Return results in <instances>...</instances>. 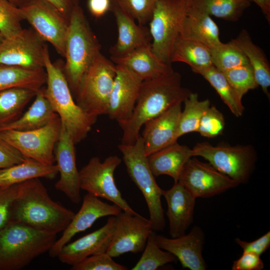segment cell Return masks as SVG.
Instances as JSON below:
<instances>
[{
  "mask_svg": "<svg viewBox=\"0 0 270 270\" xmlns=\"http://www.w3.org/2000/svg\"><path fill=\"white\" fill-rule=\"evenodd\" d=\"M75 145L71 135L62 124L60 137L54 152L55 162L60 176L54 186L72 202L78 204L82 198L79 171L76 165Z\"/></svg>",
  "mask_w": 270,
  "mask_h": 270,
  "instance_id": "17",
  "label": "cell"
},
{
  "mask_svg": "<svg viewBox=\"0 0 270 270\" xmlns=\"http://www.w3.org/2000/svg\"><path fill=\"white\" fill-rule=\"evenodd\" d=\"M234 241L242 249L243 252H251L260 256L270 246V231L252 242L244 241L239 238H236Z\"/></svg>",
  "mask_w": 270,
  "mask_h": 270,
  "instance_id": "45",
  "label": "cell"
},
{
  "mask_svg": "<svg viewBox=\"0 0 270 270\" xmlns=\"http://www.w3.org/2000/svg\"><path fill=\"white\" fill-rule=\"evenodd\" d=\"M20 8L38 36L64 57L70 19L46 0H30Z\"/></svg>",
  "mask_w": 270,
  "mask_h": 270,
  "instance_id": "12",
  "label": "cell"
},
{
  "mask_svg": "<svg viewBox=\"0 0 270 270\" xmlns=\"http://www.w3.org/2000/svg\"><path fill=\"white\" fill-rule=\"evenodd\" d=\"M122 211L117 205L108 204L99 198L87 193L83 198L78 212L74 214L62 236L56 240L48 250L50 256L57 257L62 247L76 234L91 227L98 219L106 216H116Z\"/></svg>",
  "mask_w": 270,
  "mask_h": 270,
  "instance_id": "16",
  "label": "cell"
},
{
  "mask_svg": "<svg viewBox=\"0 0 270 270\" xmlns=\"http://www.w3.org/2000/svg\"><path fill=\"white\" fill-rule=\"evenodd\" d=\"M153 231L149 220L140 214L122 211L116 216L114 235L106 252L113 258L126 253L142 252Z\"/></svg>",
  "mask_w": 270,
  "mask_h": 270,
  "instance_id": "15",
  "label": "cell"
},
{
  "mask_svg": "<svg viewBox=\"0 0 270 270\" xmlns=\"http://www.w3.org/2000/svg\"><path fill=\"white\" fill-rule=\"evenodd\" d=\"M182 104L172 106L144 126L142 138L144 152L149 155L177 142V132Z\"/></svg>",
  "mask_w": 270,
  "mask_h": 270,
  "instance_id": "21",
  "label": "cell"
},
{
  "mask_svg": "<svg viewBox=\"0 0 270 270\" xmlns=\"http://www.w3.org/2000/svg\"><path fill=\"white\" fill-rule=\"evenodd\" d=\"M4 39V38L2 36V34L0 32V42L2 41V40Z\"/></svg>",
  "mask_w": 270,
  "mask_h": 270,
  "instance_id": "51",
  "label": "cell"
},
{
  "mask_svg": "<svg viewBox=\"0 0 270 270\" xmlns=\"http://www.w3.org/2000/svg\"><path fill=\"white\" fill-rule=\"evenodd\" d=\"M154 239L160 248L178 258L184 268L206 270L202 254L204 234L200 227L194 226L188 234L176 238H168L155 234Z\"/></svg>",
  "mask_w": 270,
  "mask_h": 270,
  "instance_id": "19",
  "label": "cell"
},
{
  "mask_svg": "<svg viewBox=\"0 0 270 270\" xmlns=\"http://www.w3.org/2000/svg\"><path fill=\"white\" fill-rule=\"evenodd\" d=\"M222 72L240 100L248 91L258 86L250 64L237 66Z\"/></svg>",
  "mask_w": 270,
  "mask_h": 270,
  "instance_id": "39",
  "label": "cell"
},
{
  "mask_svg": "<svg viewBox=\"0 0 270 270\" xmlns=\"http://www.w3.org/2000/svg\"><path fill=\"white\" fill-rule=\"evenodd\" d=\"M100 45L79 6L72 9L65 42L66 62L63 72L72 95L80 81L100 52Z\"/></svg>",
  "mask_w": 270,
  "mask_h": 270,
  "instance_id": "4",
  "label": "cell"
},
{
  "mask_svg": "<svg viewBox=\"0 0 270 270\" xmlns=\"http://www.w3.org/2000/svg\"><path fill=\"white\" fill-rule=\"evenodd\" d=\"M183 102L184 108L179 120L176 134L177 140L184 134L198 131L200 119L210 106L208 99L200 100L198 94L192 92Z\"/></svg>",
  "mask_w": 270,
  "mask_h": 270,
  "instance_id": "35",
  "label": "cell"
},
{
  "mask_svg": "<svg viewBox=\"0 0 270 270\" xmlns=\"http://www.w3.org/2000/svg\"><path fill=\"white\" fill-rule=\"evenodd\" d=\"M158 0H112L142 26L150 22Z\"/></svg>",
  "mask_w": 270,
  "mask_h": 270,
  "instance_id": "40",
  "label": "cell"
},
{
  "mask_svg": "<svg viewBox=\"0 0 270 270\" xmlns=\"http://www.w3.org/2000/svg\"><path fill=\"white\" fill-rule=\"evenodd\" d=\"M189 4L190 0H158L149 22L152 50L168 64L171 65L173 46Z\"/></svg>",
  "mask_w": 270,
  "mask_h": 270,
  "instance_id": "9",
  "label": "cell"
},
{
  "mask_svg": "<svg viewBox=\"0 0 270 270\" xmlns=\"http://www.w3.org/2000/svg\"><path fill=\"white\" fill-rule=\"evenodd\" d=\"M128 268L112 260L106 252L90 256L71 266L72 270H126Z\"/></svg>",
  "mask_w": 270,
  "mask_h": 270,
  "instance_id": "42",
  "label": "cell"
},
{
  "mask_svg": "<svg viewBox=\"0 0 270 270\" xmlns=\"http://www.w3.org/2000/svg\"><path fill=\"white\" fill-rule=\"evenodd\" d=\"M178 182L196 198L214 196L239 185L209 163L192 157L184 164Z\"/></svg>",
  "mask_w": 270,
  "mask_h": 270,
  "instance_id": "13",
  "label": "cell"
},
{
  "mask_svg": "<svg viewBox=\"0 0 270 270\" xmlns=\"http://www.w3.org/2000/svg\"><path fill=\"white\" fill-rule=\"evenodd\" d=\"M26 158L0 136V169L20 163Z\"/></svg>",
  "mask_w": 270,
  "mask_h": 270,
  "instance_id": "44",
  "label": "cell"
},
{
  "mask_svg": "<svg viewBox=\"0 0 270 270\" xmlns=\"http://www.w3.org/2000/svg\"><path fill=\"white\" fill-rule=\"evenodd\" d=\"M174 62L186 63L197 74L213 65L209 47L180 36L174 44L171 54L170 62Z\"/></svg>",
  "mask_w": 270,
  "mask_h": 270,
  "instance_id": "29",
  "label": "cell"
},
{
  "mask_svg": "<svg viewBox=\"0 0 270 270\" xmlns=\"http://www.w3.org/2000/svg\"><path fill=\"white\" fill-rule=\"evenodd\" d=\"M44 60L46 74L44 94L76 144L87 136L97 118L86 114L74 100L63 69L52 61L46 45Z\"/></svg>",
  "mask_w": 270,
  "mask_h": 270,
  "instance_id": "3",
  "label": "cell"
},
{
  "mask_svg": "<svg viewBox=\"0 0 270 270\" xmlns=\"http://www.w3.org/2000/svg\"><path fill=\"white\" fill-rule=\"evenodd\" d=\"M56 234L9 222L0 230V270H18L48 252Z\"/></svg>",
  "mask_w": 270,
  "mask_h": 270,
  "instance_id": "5",
  "label": "cell"
},
{
  "mask_svg": "<svg viewBox=\"0 0 270 270\" xmlns=\"http://www.w3.org/2000/svg\"><path fill=\"white\" fill-rule=\"evenodd\" d=\"M234 40L247 58L258 86H261L266 94H268L270 68L268 62L262 51L252 42L246 30H242Z\"/></svg>",
  "mask_w": 270,
  "mask_h": 270,
  "instance_id": "31",
  "label": "cell"
},
{
  "mask_svg": "<svg viewBox=\"0 0 270 270\" xmlns=\"http://www.w3.org/2000/svg\"><path fill=\"white\" fill-rule=\"evenodd\" d=\"M261 9L268 20H270V0H252Z\"/></svg>",
  "mask_w": 270,
  "mask_h": 270,
  "instance_id": "49",
  "label": "cell"
},
{
  "mask_svg": "<svg viewBox=\"0 0 270 270\" xmlns=\"http://www.w3.org/2000/svg\"><path fill=\"white\" fill-rule=\"evenodd\" d=\"M24 20L20 7L8 0H0V32L4 38L16 36L23 28L21 22Z\"/></svg>",
  "mask_w": 270,
  "mask_h": 270,
  "instance_id": "38",
  "label": "cell"
},
{
  "mask_svg": "<svg viewBox=\"0 0 270 270\" xmlns=\"http://www.w3.org/2000/svg\"><path fill=\"white\" fill-rule=\"evenodd\" d=\"M264 264L260 256L251 252H243L241 256L233 262L232 270H261Z\"/></svg>",
  "mask_w": 270,
  "mask_h": 270,
  "instance_id": "46",
  "label": "cell"
},
{
  "mask_svg": "<svg viewBox=\"0 0 270 270\" xmlns=\"http://www.w3.org/2000/svg\"><path fill=\"white\" fill-rule=\"evenodd\" d=\"M192 156H202L218 172L236 182L247 184L254 170L256 154L250 145L214 146L208 142L196 144Z\"/></svg>",
  "mask_w": 270,
  "mask_h": 270,
  "instance_id": "8",
  "label": "cell"
},
{
  "mask_svg": "<svg viewBox=\"0 0 270 270\" xmlns=\"http://www.w3.org/2000/svg\"><path fill=\"white\" fill-rule=\"evenodd\" d=\"M191 92L182 86L181 76L174 70L142 82L131 117L120 126L122 130L121 144H134L140 136L142 127L147 122L174 105L182 103Z\"/></svg>",
  "mask_w": 270,
  "mask_h": 270,
  "instance_id": "1",
  "label": "cell"
},
{
  "mask_svg": "<svg viewBox=\"0 0 270 270\" xmlns=\"http://www.w3.org/2000/svg\"><path fill=\"white\" fill-rule=\"evenodd\" d=\"M38 91L22 88L0 91V128L18 119Z\"/></svg>",
  "mask_w": 270,
  "mask_h": 270,
  "instance_id": "32",
  "label": "cell"
},
{
  "mask_svg": "<svg viewBox=\"0 0 270 270\" xmlns=\"http://www.w3.org/2000/svg\"><path fill=\"white\" fill-rule=\"evenodd\" d=\"M58 173L56 164L45 165L26 158L20 163L0 169V186L18 184L36 178L53 179Z\"/></svg>",
  "mask_w": 270,
  "mask_h": 270,
  "instance_id": "28",
  "label": "cell"
},
{
  "mask_svg": "<svg viewBox=\"0 0 270 270\" xmlns=\"http://www.w3.org/2000/svg\"><path fill=\"white\" fill-rule=\"evenodd\" d=\"M18 7H21L30 0H8Z\"/></svg>",
  "mask_w": 270,
  "mask_h": 270,
  "instance_id": "50",
  "label": "cell"
},
{
  "mask_svg": "<svg viewBox=\"0 0 270 270\" xmlns=\"http://www.w3.org/2000/svg\"><path fill=\"white\" fill-rule=\"evenodd\" d=\"M75 213L53 200L39 178L20 184L18 195L14 201L10 222L58 234L63 232Z\"/></svg>",
  "mask_w": 270,
  "mask_h": 270,
  "instance_id": "2",
  "label": "cell"
},
{
  "mask_svg": "<svg viewBox=\"0 0 270 270\" xmlns=\"http://www.w3.org/2000/svg\"><path fill=\"white\" fill-rule=\"evenodd\" d=\"M88 7L92 16L99 18L111 10L112 0H88Z\"/></svg>",
  "mask_w": 270,
  "mask_h": 270,
  "instance_id": "47",
  "label": "cell"
},
{
  "mask_svg": "<svg viewBox=\"0 0 270 270\" xmlns=\"http://www.w3.org/2000/svg\"><path fill=\"white\" fill-rule=\"evenodd\" d=\"M121 162L122 159L116 155L107 157L104 162L98 157L92 158L79 171L80 188L112 202L126 212L138 215L124 198L115 182L114 171Z\"/></svg>",
  "mask_w": 270,
  "mask_h": 270,
  "instance_id": "10",
  "label": "cell"
},
{
  "mask_svg": "<svg viewBox=\"0 0 270 270\" xmlns=\"http://www.w3.org/2000/svg\"><path fill=\"white\" fill-rule=\"evenodd\" d=\"M44 42L32 29L20 32L0 42V64L29 69L44 68Z\"/></svg>",
  "mask_w": 270,
  "mask_h": 270,
  "instance_id": "14",
  "label": "cell"
},
{
  "mask_svg": "<svg viewBox=\"0 0 270 270\" xmlns=\"http://www.w3.org/2000/svg\"><path fill=\"white\" fill-rule=\"evenodd\" d=\"M61 128L58 116L42 128L28 131L2 130L0 136L24 156L51 166L54 164V148Z\"/></svg>",
  "mask_w": 270,
  "mask_h": 270,
  "instance_id": "11",
  "label": "cell"
},
{
  "mask_svg": "<svg viewBox=\"0 0 270 270\" xmlns=\"http://www.w3.org/2000/svg\"><path fill=\"white\" fill-rule=\"evenodd\" d=\"M28 109L14 121L0 128V130H13L28 131L42 128L58 116L46 96L44 88L39 90Z\"/></svg>",
  "mask_w": 270,
  "mask_h": 270,
  "instance_id": "27",
  "label": "cell"
},
{
  "mask_svg": "<svg viewBox=\"0 0 270 270\" xmlns=\"http://www.w3.org/2000/svg\"><path fill=\"white\" fill-rule=\"evenodd\" d=\"M108 115L120 126L131 117L142 81L124 66L116 65Z\"/></svg>",
  "mask_w": 270,
  "mask_h": 270,
  "instance_id": "18",
  "label": "cell"
},
{
  "mask_svg": "<svg viewBox=\"0 0 270 270\" xmlns=\"http://www.w3.org/2000/svg\"><path fill=\"white\" fill-rule=\"evenodd\" d=\"M225 126L224 115L215 106H209L202 115L197 132L202 136L214 138L222 134Z\"/></svg>",
  "mask_w": 270,
  "mask_h": 270,
  "instance_id": "41",
  "label": "cell"
},
{
  "mask_svg": "<svg viewBox=\"0 0 270 270\" xmlns=\"http://www.w3.org/2000/svg\"><path fill=\"white\" fill-rule=\"evenodd\" d=\"M116 216H110L102 227L64 245L57 257L64 264L73 266L86 258L106 252L114 235Z\"/></svg>",
  "mask_w": 270,
  "mask_h": 270,
  "instance_id": "20",
  "label": "cell"
},
{
  "mask_svg": "<svg viewBox=\"0 0 270 270\" xmlns=\"http://www.w3.org/2000/svg\"><path fill=\"white\" fill-rule=\"evenodd\" d=\"M20 184L0 186V230L9 222L12 204L17 197Z\"/></svg>",
  "mask_w": 270,
  "mask_h": 270,
  "instance_id": "43",
  "label": "cell"
},
{
  "mask_svg": "<svg viewBox=\"0 0 270 270\" xmlns=\"http://www.w3.org/2000/svg\"><path fill=\"white\" fill-rule=\"evenodd\" d=\"M110 58L115 64L128 68L142 82L158 77L173 70L170 64L156 55L151 44L138 48L124 56Z\"/></svg>",
  "mask_w": 270,
  "mask_h": 270,
  "instance_id": "24",
  "label": "cell"
},
{
  "mask_svg": "<svg viewBox=\"0 0 270 270\" xmlns=\"http://www.w3.org/2000/svg\"><path fill=\"white\" fill-rule=\"evenodd\" d=\"M198 74L202 76L215 89L234 116L240 117L242 115L244 109L242 100L222 72L212 65Z\"/></svg>",
  "mask_w": 270,
  "mask_h": 270,
  "instance_id": "33",
  "label": "cell"
},
{
  "mask_svg": "<svg viewBox=\"0 0 270 270\" xmlns=\"http://www.w3.org/2000/svg\"><path fill=\"white\" fill-rule=\"evenodd\" d=\"M112 10L117 25L118 39L110 50L111 57L124 56L136 48L151 44L150 30L136 23L127 12L112 2Z\"/></svg>",
  "mask_w": 270,
  "mask_h": 270,
  "instance_id": "23",
  "label": "cell"
},
{
  "mask_svg": "<svg viewBox=\"0 0 270 270\" xmlns=\"http://www.w3.org/2000/svg\"><path fill=\"white\" fill-rule=\"evenodd\" d=\"M155 231L149 236L142 254L132 270H156L176 260V257L162 249L154 239Z\"/></svg>",
  "mask_w": 270,
  "mask_h": 270,
  "instance_id": "37",
  "label": "cell"
},
{
  "mask_svg": "<svg viewBox=\"0 0 270 270\" xmlns=\"http://www.w3.org/2000/svg\"><path fill=\"white\" fill-rule=\"evenodd\" d=\"M118 148L129 176L145 199L153 230H162L166 226L161 202L163 190L158 186L150 168L142 136L140 135L132 144H120Z\"/></svg>",
  "mask_w": 270,
  "mask_h": 270,
  "instance_id": "6",
  "label": "cell"
},
{
  "mask_svg": "<svg viewBox=\"0 0 270 270\" xmlns=\"http://www.w3.org/2000/svg\"><path fill=\"white\" fill-rule=\"evenodd\" d=\"M70 19L74 8L79 5L80 0H46Z\"/></svg>",
  "mask_w": 270,
  "mask_h": 270,
  "instance_id": "48",
  "label": "cell"
},
{
  "mask_svg": "<svg viewBox=\"0 0 270 270\" xmlns=\"http://www.w3.org/2000/svg\"><path fill=\"white\" fill-rule=\"evenodd\" d=\"M45 69L32 70L0 64V92L13 88L38 90L46 84Z\"/></svg>",
  "mask_w": 270,
  "mask_h": 270,
  "instance_id": "30",
  "label": "cell"
},
{
  "mask_svg": "<svg viewBox=\"0 0 270 270\" xmlns=\"http://www.w3.org/2000/svg\"><path fill=\"white\" fill-rule=\"evenodd\" d=\"M192 157V148L177 142L147 156L150 168L154 176L167 175L177 182L182 168Z\"/></svg>",
  "mask_w": 270,
  "mask_h": 270,
  "instance_id": "26",
  "label": "cell"
},
{
  "mask_svg": "<svg viewBox=\"0 0 270 270\" xmlns=\"http://www.w3.org/2000/svg\"><path fill=\"white\" fill-rule=\"evenodd\" d=\"M210 49L212 64L222 72L250 64L247 58L234 40L228 43L221 42Z\"/></svg>",
  "mask_w": 270,
  "mask_h": 270,
  "instance_id": "36",
  "label": "cell"
},
{
  "mask_svg": "<svg viewBox=\"0 0 270 270\" xmlns=\"http://www.w3.org/2000/svg\"><path fill=\"white\" fill-rule=\"evenodd\" d=\"M167 204L166 214L171 238L184 235L193 221L196 198L179 182L162 190Z\"/></svg>",
  "mask_w": 270,
  "mask_h": 270,
  "instance_id": "22",
  "label": "cell"
},
{
  "mask_svg": "<svg viewBox=\"0 0 270 270\" xmlns=\"http://www.w3.org/2000/svg\"><path fill=\"white\" fill-rule=\"evenodd\" d=\"M116 74V64L100 52L82 76L75 96L86 114L96 118L108 114Z\"/></svg>",
  "mask_w": 270,
  "mask_h": 270,
  "instance_id": "7",
  "label": "cell"
},
{
  "mask_svg": "<svg viewBox=\"0 0 270 270\" xmlns=\"http://www.w3.org/2000/svg\"><path fill=\"white\" fill-rule=\"evenodd\" d=\"M190 4L210 16L235 21L250 6V2L249 0H190Z\"/></svg>",
  "mask_w": 270,
  "mask_h": 270,
  "instance_id": "34",
  "label": "cell"
},
{
  "mask_svg": "<svg viewBox=\"0 0 270 270\" xmlns=\"http://www.w3.org/2000/svg\"><path fill=\"white\" fill-rule=\"evenodd\" d=\"M202 43L210 48L220 44V32L210 16L190 4L181 23L179 36Z\"/></svg>",
  "mask_w": 270,
  "mask_h": 270,
  "instance_id": "25",
  "label": "cell"
}]
</instances>
